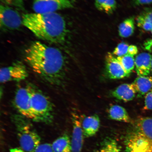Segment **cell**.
<instances>
[{
  "label": "cell",
  "mask_w": 152,
  "mask_h": 152,
  "mask_svg": "<svg viewBox=\"0 0 152 152\" xmlns=\"http://www.w3.org/2000/svg\"><path fill=\"white\" fill-rule=\"evenodd\" d=\"M132 83L138 96L141 97L152 88V77L139 76Z\"/></svg>",
  "instance_id": "15"
},
{
  "label": "cell",
  "mask_w": 152,
  "mask_h": 152,
  "mask_svg": "<svg viewBox=\"0 0 152 152\" xmlns=\"http://www.w3.org/2000/svg\"><path fill=\"white\" fill-rule=\"evenodd\" d=\"M0 24L1 28L7 30H17L23 24L22 18L19 13L6 5H1Z\"/></svg>",
  "instance_id": "7"
},
{
  "label": "cell",
  "mask_w": 152,
  "mask_h": 152,
  "mask_svg": "<svg viewBox=\"0 0 152 152\" xmlns=\"http://www.w3.org/2000/svg\"><path fill=\"white\" fill-rule=\"evenodd\" d=\"M10 152H25L21 148H15L14 149H11Z\"/></svg>",
  "instance_id": "31"
},
{
  "label": "cell",
  "mask_w": 152,
  "mask_h": 152,
  "mask_svg": "<svg viewBox=\"0 0 152 152\" xmlns=\"http://www.w3.org/2000/svg\"><path fill=\"white\" fill-rule=\"evenodd\" d=\"M140 16L146 20L152 23V10H151L144 11Z\"/></svg>",
  "instance_id": "27"
},
{
  "label": "cell",
  "mask_w": 152,
  "mask_h": 152,
  "mask_svg": "<svg viewBox=\"0 0 152 152\" xmlns=\"http://www.w3.org/2000/svg\"><path fill=\"white\" fill-rule=\"evenodd\" d=\"M138 50L137 47L136 45H129L128 50V54L134 56L137 54Z\"/></svg>",
  "instance_id": "28"
},
{
  "label": "cell",
  "mask_w": 152,
  "mask_h": 152,
  "mask_svg": "<svg viewBox=\"0 0 152 152\" xmlns=\"http://www.w3.org/2000/svg\"><path fill=\"white\" fill-rule=\"evenodd\" d=\"M137 25L147 31H151L152 29V23L146 20L140 16H138L136 19Z\"/></svg>",
  "instance_id": "23"
},
{
  "label": "cell",
  "mask_w": 152,
  "mask_h": 152,
  "mask_svg": "<svg viewBox=\"0 0 152 152\" xmlns=\"http://www.w3.org/2000/svg\"><path fill=\"white\" fill-rule=\"evenodd\" d=\"M95 5L98 10L108 15L113 14L117 7L115 0H95Z\"/></svg>",
  "instance_id": "19"
},
{
  "label": "cell",
  "mask_w": 152,
  "mask_h": 152,
  "mask_svg": "<svg viewBox=\"0 0 152 152\" xmlns=\"http://www.w3.org/2000/svg\"><path fill=\"white\" fill-rule=\"evenodd\" d=\"M124 143L125 152H152V118L136 119L125 135Z\"/></svg>",
  "instance_id": "3"
},
{
  "label": "cell",
  "mask_w": 152,
  "mask_h": 152,
  "mask_svg": "<svg viewBox=\"0 0 152 152\" xmlns=\"http://www.w3.org/2000/svg\"><path fill=\"white\" fill-rule=\"evenodd\" d=\"M117 58L125 72L130 75L134 68L135 59L134 56L127 54L123 56L117 57Z\"/></svg>",
  "instance_id": "21"
},
{
  "label": "cell",
  "mask_w": 152,
  "mask_h": 152,
  "mask_svg": "<svg viewBox=\"0 0 152 152\" xmlns=\"http://www.w3.org/2000/svg\"><path fill=\"white\" fill-rule=\"evenodd\" d=\"M71 0H34L33 9L38 14L55 12L61 10L72 8Z\"/></svg>",
  "instance_id": "8"
},
{
  "label": "cell",
  "mask_w": 152,
  "mask_h": 152,
  "mask_svg": "<svg viewBox=\"0 0 152 152\" xmlns=\"http://www.w3.org/2000/svg\"><path fill=\"white\" fill-rule=\"evenodd\" d=\"M27 70L22 62H17L11 66L1 68L0 71L1 83L10 81H20L28 77Z\"/></svg>",
  "instance_id": "9"
},
{
  "label": "cell",
  "mask_w": 152,
  "mask_h": 152,
  "mask_svg": "<svg viewBox=\"0 0 152 152\" xmlns=\"http://www.w3.org/2000/svg\"><path fill=\"white\" fill-rule=\"evenodd\" d=\"M121 147L115 139L107 137L101 144L98 152H121Z\"/></svg>",
  "instance_id": "20"
},
{
  "label": "cell",
  "mask_w": 152,
  "mask_h": 152,
  "mask_svg": "<svg viewBox=\"0 0 152 152\" xmlns=\"http://www.w3.org/2000/svg\"><path fill=\"white\" fill-rule=\"evenodd\" d=\"M136 94L132 83H124L120 85L112 93V96L114 97L126 102L134 99Z\"/></svg>",
  "instance_id": "14"
},
{
  "label": "cell",
  "mask_w": 152,
  "mask_h": 152,
  "mask_svg": "<svg viewBox=\"0 0 152 152\" xmlns=\"http://www.w3.org/2000/svg\"><path fill=\"white\" fill-rule=\"evenodd\" d=\"M151 72L152 73V58L151 60Z\"/></svg>",
  "instance_id": "32"
},
{
  "label": "cell",
  "mask_w": 152,
  "mask_h": 152,
  "mask_svg": "<svg viewBox=\"0 0 152 152\" xmlns=\"http://www.w3.org/2000/svg\"><path fill=\"white\" fill-rule=\"evenodd\" d=\"M24 54L26 63L42 79L51 85L62 84L66 75V61L59 49L35 41Z\"/></svg>",
  "instance_id": "1"
},
{
  "label": "cell",
  "mask_w": 152,
  "mask_h": 152,
  "mask_svg": "<svg viewBox=\"0 0 152 152\" xmlns=\"http://www.w3.org/2000/svg\"><path fill=\"white\" fill-rule=\"evenodd\" d=\"M144 46L147 50L152 51V39L146 42L144 44Z\"/></svg>",
  "instance_id": "30"
},
{
  "label": "cell",
  "mask_w": 152,
  "mask_h": 152,
  "mask_svg": "<svg viewBox=\"0 0 152 152\" xmlns=\"http://www.w3.org/2000/svg\"><path fill=\"white\" fill-rule=\"evenodd\" d=\"M33 152H54L52 144L49 143L40 144L34 150Z\"/></svg>",
  "instance_id": "24"
},
{
  "label": "cell",
  "mask_w": 152,
  "mask_h": 152,
  "mask_svg": "<svg viewBox=\"0 0 152 152\" xmlns=\"http://www.w3.org/2000/svg\"><path fill=\"white\" fill-rule=\"evenodd\" d=\"M135 5H140L152 3V0H132Z\"/></svg>",
  "instance_id": "29"
},
{
  "label": "cell",
  "mask_w": 152,
  "mask_h": 152,
  "mask_svg": "<svg viewBox=\"0 0 152 152\" xmlns=\"http://www.w3.org/2000/svg\"><path fill=\"white\" fill-rule=\"evenodd\" d=\"M28 119L20 115L13 118L21 149L25 152H33L41 144V139Z\"/></svg>",
  "instance_id": "4"
},
{
  "label": "cell",
  "mask_w": 152,
  "mask_h": 152,
  "mask_svg": "<svg viewBox=\"0 0 152 152\" xmlns=\"http://www.w3.org/2000/svg\"><path fill=\"white\" fill-rule=\"evenodd\" d=\"M144 109L145 110H152V91L146 95Z\"/></svg>",
  "instance_id": "26"
},
{
  "label": "cell",
  "mask_w": 152,
  "mask_h": 152,
  "mask_svg": "<svg viewBox=\"0 0 152 152\" xmlns=\"http://www.w3.org/2000/svg\"><path fill=\"white\" fill-rule=\"evenodd\" d=\"M129 45L128 44L122 42L119 44L114 49L113 54L117 57L123 56L128 54Z\"/></svg>",
  "instance_id": "22"
},
{
  "label": "cell",
  "mask_w": 152,
  "mask_h": 152,
  "mask_svg": "<svg viewBox=\"0 0 152 152\" xmlns=\"http://www.w3.org/2000/svg\"><path fill=\"white\" fill-rule=\"evenodd\" d=\"M151 55L149 53H142L135 59V66L138 76H148L151 73Z\"/></svg>",
  "instance_id": "12"
},
{
  "label": "cell",
  "mask_w": 152,
  "mask_h": 152,
  "mask_svg": "<svg viewBox=\"0 0 152 152\" xmlns=\"http://www.w3.org/2000/svg\"><path fill=\"white\" fill-rule=\"evenodd\" d=\"M110 118L113 120L130 123L131 119L126 109L122 106L113 105L110 107L108 110Z\"/></svg>",
  "instance_id": "16"
},
{
  "label": "cell",
  "mask_w": 152,
  "mask_h": 152,
  "mask_svg": "<svg viewBox=\"0 0 152 152\" xmlns=\"http://www.w3.org/2000/svg\"><path fill=\"white\" fill-rule=\"evenodd\" d=\"M73 124L71 143L72 152H81L84 137L82 125V120L78 114L75 112L72 114Z\"/></svg>",
  "instance_id": "10"
},
{
  "label": "cell",
  "mask_w": 152,
  "mask_h": 152,
  "mask_svg": "<svg viewBox=\"0 0 152 152\" xmlns=\"http://www.w3.org/2000/svg\"><path fill=\"white\" fill-rule=\"evenodd\" d=\"M30 85L19 87L16 91L14 98V105L20 115L35 121V117L31 104Z\"/></svg>",
  "instance_id": "6"
},
{
  "label": "cell",
  "mask_w": 152,
  "mask_h": 152,
  "mask_svg": "<svg viewBox=\"0 0 152 152\" xmlns=\"http://www.w3.org/2000/svg\"><path fill=\"white\" fill-rule=\"evenodd\" d=\"M31 104L35 121L49 124L54 119V107L50 99L42 92L31 85Z\"/></svg>",
  "instance_id": "5"
},
{
  "label": "cell",
  "mask_w": 152,
  "mask_h": 152,
  "mask_svg": "<svg viewBox=\"0 0 152 152\" xmlns=\"http://www.w3.org/2000/svg\"><path fill=\"white\" fill-rule=\"evenodd\" d=\"M134 18H130L126 19L119 25L118 28L119 36L123 38L130 37L134 33Z\"/></svg>",
  "instance_id": "18"
},
{
  "label": "cell",
  "mask_w": 152,
  "mask_h": 152,
  "mask_svg": "<svg viewBox=\"0 0 152 152\" xmlns=\"http://www.w3.org/2000/svg\"><path fill=\"white\" fill-rule=\"evenodd\" d=\"M105 60L106 73L110 78L121 79L130 75L125 72L117 58L113 54L108 53Z\"/></svg>",
  "instance_id": "11"
},
{
  "label": "cell",
  "mask_w": 152,
  "mask_h": 152,
  "mask_svg": "<svg viewBox=\"0 0 152 152\" xmlns=\"http://www.w3.org/2000/svg\"><path fill=\"white\" fill-rule=\"evenodd\" d=\"M151 33H152V30H151Z\"/></svg>",
  "instance_id": "33"
},
{
  "label": "cell",
  "mask_w": 152,
  "mask_h": 152,
  "mask_svg": "<svg viewBox=\"0 0 152 152\" xmlns=\"http://www.w3.org/2000/svg\"><path fill=\"white\" fill-rule=\"evenodd\" d=\"M82 125L84 137H91L96 134L100 128L99 117L94 115L86 117L82 120Z\"/></svg>",
  "instance_id": "13"
},
{
  "label": "cell",
  "mask_w": 152,
  "mask_h": 152,
  "mask_svg": "<svg viewBox=\"0 0 152 152\" xmlns=\"http://www.w3.org/2000/svg\"><path fill=\"white\" fill-rule=\"evenodd\" d=\"M25 1V0H1L5 5L15 6L20 8H23Z\"/></svg>",
  "instance_id": "25"
},
{
  "label": "cell",
  "mask_w": 152,
  "mask_h": 152,
  "mask_svg": "<svg viewBox=\"0 0 152 152\" xmlns=\"http://www.w3.org/2000/svg\"><path fill=\"white\" fill-rule=\"evenodd\" d=\"M52 146L54 152H72L71 140L66 134L55 140Z\"/></svg>",
  "instance_id": "17"
},
{
  "label": "cell",
  "mask_w": 152,
  "mask_h": 152,
  "mask_svg": "<svg viewBox=\"0 0 152 152\" xmlns=\"http://www.w3.org/2000/svg\"><path fill=\"white\" fill-rule=\"evenodd\" d=\"M23 24L39 39L53 43L65 41L67 30L65 20L56 12L29 13L22 16Z\"/></svg>",
  "instance_id": "2"
}]
</instances>
